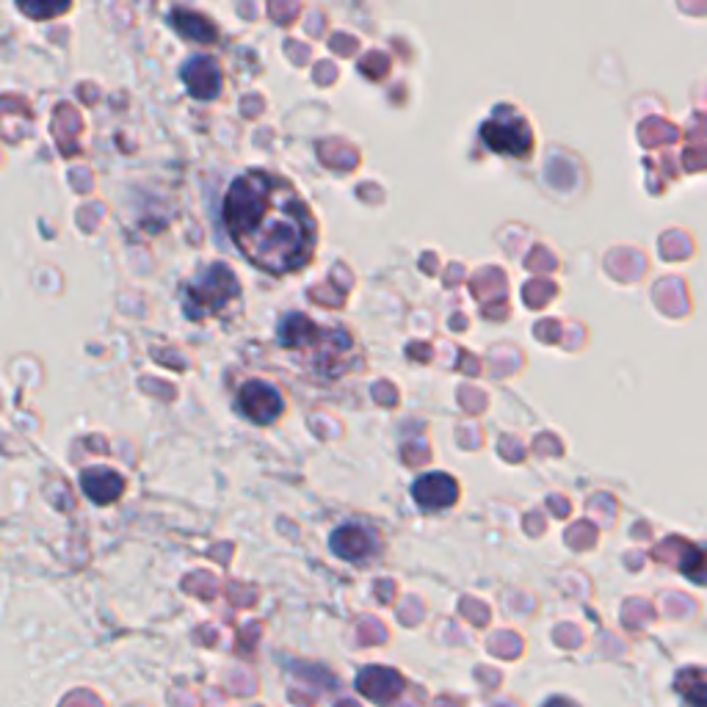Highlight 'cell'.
Masks as SVG:
<instances>
[{
  "mask_svg": "<svg viewBox=\"0 0 707 707\" xmlns=\"http://www.w3.org/2000/svg\"><path fill=\"white\" fill-rule=\"evenodd\" d=\"M225 225L252 265L268 274L299 272L315 252V218L299 191L272 171L236 177L225 200Z\"/></svg>",
  "mask_w": 707,
  "mask_h": 707,
  "instance_id": "6da1fadb",
  "label": "cell"
},
{
  "mask_svg": "<svg viewBox=\"0 0 707 707\" xmlns=\"http://www.w3.org/2000/svg\"><path fill=\"white\" fill-rule=\"evenodd\" d=\"M332 550L346 561H362L376 550V534L362 525H340L332 534Z\"/></svg>",
  "mask_w": 707,
  "mask_h": 707,
  "instance_id": "9c48e42d",
  "label": "cell"
},
{
  "mask_svg": "<svg viewBox=\"0 0 707 707\" xmlns=\"http://www.w3.org/2000/svg\"><path fill=\"white\" fill-rule=\"evenodd\" d=\"M20 9H23L25 14H34V17H41V14H45V17H53V14H61V12H67V9L70 7H45V9H36V7H31V3H20Z\"/></svg>",
  "mask_w": 707,
  "mask_h": 707,
  "instance_id": "8fae6325",
  "label": "cell"
},
{
  "mask_svg": "<svg viewBox=\"0 0 707 707\" xmlns=\"http://www.w3.org/2000/svg\"><path fill=\"white\" fill-rule=\"evenodd\" d=\"M277 340L313 376L337 379L354 362V337L343 329L321 326L301 313H288L277 326Z\"/></svg>",
  "mask_w": 707,
  "mask_h": 707,
  "instance_id": "7a4b0ae2",
  "label": "cell"
},
{
  "mask_svg": "<svg viewBox=\"0 0 707 707\" xmlns=\"http://www.w3.org/2000/svg\"><path fill=\"white\" fill-rule=\"evenodd\" d=\"M238 299V279L227 265L216 263L183 288V310L189 319H207L225 313Z\"/></svg>",
  "mask_w": 707,
  "mask_h": 707,
  "instance_id": "3957f363",
  "label": "cell"
},
{
  "mask_svg": "<svg viewBox=\"0 0 707 707\" xmlns=\"http://www.w3.org/2000/svg\"><path fill=\"white\" fill-rule=\"evenodd\" d=\"M81 490L88 501L95 503H113L122 498L124 478L111 467H88L81 472Z\"/></svg>",
  "mask_w": 707,
  "mask_h": 707,
  "instance_id": "52a82bcc",
  "label": "cell"
},
{
  "mask_svg": "<svg viewBox=\"0 0 707 707\" xmlns=\"http://www.w3.org/2000/svg\"><path fill=\"white\" fill-rule=\"evenodd\" d=\"M238 409H241L254 426H268L285 412V402L274 384L252 379V382H243L241 393H238Z\"/></svg>",
  "mask_w": 707,
  "mask_h": 707,
  "instance_id": "5b68a950",
  "label": "cell"
},
{
  "mask_svg": "<svg viewBox=\"0 0 707 707\" xmlns=\"http://www.w3.org/2000/svg\"><path fill=\"white\" fill-rule=\"evenodd\" d=\"M412 498L426 512H436V508L454 506L456 498H459V487L448 472H429V476H420L415 481Z\"/></svg>",
  "mask_w": 707,
  "mask_h": 707,
  "instance_id": "8992f818",
  "label": "cell"
},
{
  "mask_svg": "<svg viewBox=\"0 0 707 707\" xmlns=\"http://www.w3.org/2000/svg\"><path fill=\"white\" fill-rule=\"evenodd\" d=\"M483 144L506 158H525L534 147L530 128L514 108H498L487 122L481 124Z\"/></svg>",
  "mask_w": 707,
  "mask_h": 707,
  "instance_id": "277c9868",
  "label": "cell"
},
{
  "mask_svg": "<svg viewBox=\"0 0 707 707\" xmlns=\"http://www.w3.org/2000/svg\"><path fill=\"white\" fill-rule=\"evenodd\" d=\"M169 20L180 34L191 36V39H200V41L216 39V28H213L205 17H200L196 12H189V9H175V12L169 14Z\"/></svg>",
  "mask_w": 707,
  "mask_h": 707,
  "instance_id": "30bf717a",
  "label": "cell"
},
{
  "mask_svg": "<svg viewBox=\"0 0 707 707\" xmlns=\"http://www.w3.org/2000/svg\"><path fill=\"white\" fill-rule=\"evenodd\" d=\"M183 81L191 95L200 97V100H213L221 92V72H218L216 61L207 59V56L185 61Z\"/></svg>",
  "mask_w": 707,
  "mask_h": 707,
  "instance_id": "ba28073f",
  "label": "cell"
}]
</instances>
